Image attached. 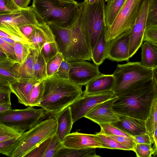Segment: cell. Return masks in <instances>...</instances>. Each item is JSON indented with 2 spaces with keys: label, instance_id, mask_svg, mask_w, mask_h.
Returning a JSON list of instances; mask_svg holds the SVG:
<instances>
[{
  "label": "cell",
  "instance_id": "cell-38",
  "mask_svg": "<svg viewBox=\"0 0 157 157\" xmlns=\"http://www.w3.org/2000/svg\"><path fill=\"white\" fill-rule=\"evenodd\" d=\"M101 131L99 133L106 135L131 137L129 135L113 126L110 123H104L99 125Z\"/></svg>",
  "mask_w": 157,
  "mask_h": 157
},
{
  "label": "cell",
  "instance_id": "cell-55",
  "mask_svg": "<svg viewBox=\"0 0 157 157\" xmlns=\"http://www.w3.org/2000/svg\"><path fill=\"white\" fill-rule=\"evenodd\" d=\"M0 50L4 52H3V50H2V49L0 47Z\"/></svg>",
  "mask_w": 157,
  "mask_h": 157
},
{
  "label": "cell",
  "instance_id": "cell-17",
  "mask_svg": "<svg viewBox=\"0 0 157 157\" xmlns=\"http://www.w3.org/2000/svg\"><path fill=\"white\" fill-rule=\"evenodd\" d=\"M56 41L55 36L49 25L39 22L28 39L31 48L40 51L46 43Z\"/></svg>",
  "mask_w": 157,
  "mask_h": 157
},
{
  "label": "cell",
  "instance_id": "cell-41",
  "mask_svg": "<svg viewBox=\"0 0 157 157\" xmlns=\"http://www.w3.org/2000/svg\"><path fill=\"white\" fill-rule=\"evenodd\" d=\"M145 41L157 46V25H150L146 27L143 42Z\"/></svg>",
  "mask_w": 157,
  "mask_h": 157
},
{
  "label": "cell",
  "instance_id": "cell-30",
  "mask_svg": "<svg viewBox=\"0 0 157 157\" xmlns=\"http://www.w3.org/2000/svg\"><path fill=\"white\" fill-rule=\"evenodd\" d=\"M44 89L43 81L37 82L33 86L29 95L28 106H38L43 97Z\"/></svg>",
  "mask_w": 157,
  "mask_h": 157
},
{
  "label": "cell",
  "instance_id": "cell-27",
  "mask_svg": "<svg viewBox=\"0 0 157 157\" xmlns=\"http://www.w3.org/2000/svg\"><path fill=\"white\" fill-rule=\"evenodd\" d=\"M38 53L39 52L36 50L30 47V52L25 61L22 64H20L18 72V79L32 78L34 62Z\"/></svg>",
  "mask_w": 157,
  "mask_h": 157
},
{
  "label": "cell",
  "instance_id": "cell-13",
  "mask_svg": "<svg viewBox=\"0 0 157 157\" xmlns=\"http://www.w3.org/2000/svg\"><path fill=\"white\" fill-rule=\"evenodd\" d=\"M117 96L100 103L92 108L84 117L99 125L112 124L119 120L113 109V105Z\"/></svg>",
  "mask_w": 157,
  "mask_h": 157
},
{
  "label": "cell",
  "instance_id": "cell-44",
  "mask_svg": "<svg viewBox=\"0 0 157 157\" xmlns=\"http://www.w3.org/2000/svg\"><path fill=\"white\" fill-rule=\"evenodd\" d=\"M71 67V62L63 59L57 71L54 75L61 78L68 79L69 72Z\"/></svg>",
  "mask_w": 157,
  "mask_h": 157
},
{
  "label": "cell",
  "instance_id": "cell-22",
  "mask_svg": "<svg viewBox=\"0 0 157 157\" xmlns=\"http://www.w3.org/2000/svg\"><path fill=\"white\" fill-rule=\"evenodd\" d=\"M53 117L57 122L56 133L60 141L63 143L65 137L70 133L73 124L70 106Z\"/></svg>",
  "mask_w": 157,
  "mask_h": 157
},
{
  "label": "cell",
  "instance_id": "cell-54",
  "mask_svg": "<svg viewBox=\"0 0 157 157\" xmlns=\"http://www.w3.org/2000/svg\"><path fill=\"white\" fill-rule=\"evenodd\" d=\"M98 0H84V1L87 3L91 4Z\"/></svg>",
  "mask_w": 157,
  "mask_h": 157
},
{
  "label": "cell",
  "instance_id": "cell-49",
  "mask_svg": "<svg viewBox=\"0 0 157 157\" xmlns=\"http://www.w3.org/2000/svg\"><path fill=\"white\" fill-rule=\"evenodd\" d=\"M11 91H0V104L9 103L11 104L10 95Z\"/></svg>",
  "mask_w": 157,
  "mask_h": 157
},
{
  "label": "cell",
  "instance_id": "cell-56",
  "mask_svg": "<svg viewBox=\"0 0 157 157\" xmlns=\"http://www.w3.org/2000/svg\"><path fill=\"white\" fill-rule=\"evenodd\" d=\"M68 0V1H75V0Z\"/></svg>",
  "mask_w": 157,
  "mask_h": 157
},
{
  "label": "cell",
  "instance_id": "cell-37",
  "mask_svg": "<svg viewBox=\"0 0 157 157\" xmlns=\"http://www.w3.org/2000/svg\"><path fill=\"white\" fill-rule=\"evenodd\" d=\"M64 59L62 54L58 52L46 63V72L48 77L54 75L57 71Z\"/></svg>",
  "mask_w": 157,
  "mask_h": 157
},
{
  "label": "cell",
  "instance_id": "cell-19",
  "mask_svg": "<svg viewBox=\"0 0 157 157\" xmlns=\"http://www.w3.org/2000/svg\"><path fill=\"white\" fill-rule=\"evenodd\" d=\"M41 81L33 78L18 79L10 85L11 92L16 95L19 103L28 106L29 95L32 87Z\"/></svg>",
  "mask_w": 157,
  "mask_h": 157
},
{
  "label": "cell",
  "instance_id": "cell-25",
  "mask_svg": "<svg viewBox=\"0 0 157 157\" xmlns=\"http://www.w3.org/2000/svg\"><path fill=\"white\" fill-rule=\"evenodd\" d=\"M126 0H109L105 7V18L107 28L112 24Z\"/></svg>",
  "mask_w": 157,
  "mask_h": 157
},
{
  "label": "cell",
  "instance_id": "cell-47",
  "mask_svg": "<svg viewBox=\"0 0 157 157\" xmlns=\"http://www.w3.org/2000/svg\"><path fill=\"white\" fill-rule=\"evenodd\" d=\"M131 136L136 144H153L150 136L147 133Z\"/></svg>",
  "mask_w": 157,
  "mask_h": 157
},
{
  "label": "cell",
  "instance_id": "cell-9",
  "mask_svg": "<svg viewBox=\"0 0 157 157\" xmlns=\"http://www.w3.org/2000/svg\"><path fill=\"white\" fill-rule=\"evenodd\" d=\"M44 115L43 109L29 106L24 109H10L0 113V123L25 132L40 122Z\"/></svg>",
  "mask_w": 157,
  "mask_h": 157
},
{
  "label": "cell",
  "instance_id": "cell-43",
  "mask_svg": "<svg viewBox=\"0 0 157 157\" xmlns=\"http://www.w3.org/2000/svg\"><path fill=\"white\" fill-rule=\"evenodd\" d=\"M20 9L13 0H0V15L10 13Z\"/></svg>",
  "mask_w": 157,
  "mask_h": 157
},
{
  "label": "cell",
  "instance_id": "cell-35",
  "mask_svg": "<svg viewBox=\"0 0 157 157\" xmlns=\"http://www.w3.org/2000/svg\"><path fill=\"white\" fill-rule=\"evenodd\" d=\"M24 132L0 123V142L18 137Z\"/></svg>",
  "mask_w": 157,
  "mask_h": 157
},
{
  "label": "cell",
  "instance_id": "cell-39",
  "mask_svg": "<svg viewBox=\"0 0 157 157\" xmlns=\"http://www.w3.org/2000/svg\"><path fill=\"white\" fill-rule=\"evenodd\" d=\"M157 25V0H149L146 26Z\"/></svg>",
  "mask_w": 157,
  "mask_h": 157
},
{
  "label": "cell",
  "instance_id": "cell-14",
  "mask_svg": "<svg viewBox=\"0 0 157 157\" xmlns=\"http://www.w3.org/2000/svg\"><path fill=\"white\" fill-rule=\"evenodd\" d=\"M132 31L124 33L109 41L106 59L117 62L128 61L130 37Z\"/></svg>",
  "mask_w": 157,
  "mask_h": 157
},
{
  "label": "cell",
  "instance_id": "cell-33",
  "mask_svg": "<svg viewBox=\"0 0 157 157\" xmlns=\"http://www.w3.org/2000/svg\"><path fill=\"white\" fill-rule=\"evenodd\" d=\"M21 135L18 137L0 142V154L10 157L21 140Z\"/></svg>",
  "mask_w": 157,
  "mask_h": 157
},
{
  "label": "cell",
  "instance_id": "cell-48",
  "mask_svg": "<svg viewBox=\"0 0 157 157\" xmlns=\"http://www.w3.org/2000/svg\"><path fill=\"white\" fill-rule=\"evenodd\" d=\"M37 25H26L21 27L19 29L24 36L28 40Z\"/></svg>",
  "mask_w": 157,
  "mask_h": 157
},
{
  "label": "cell",
  "instance_id": "cell-26",
  "mask_svg": "<svg viewBox=\"0 0 157 157\" xmlns=\"http://www.w3.org/2000/svg\"><path fill=\"white\" fill-rule=\"evenodd\" d=\"M95 148L75 149L64 146L59 150L56 157H98L96 153Z\"/></svg>",
  "mask_w": 157,
  "mask_h": 157
},
{
  "label": "cell",
  "instance_id": "cell-36",
  "mask_svg": "<svg viewBox=\"0 0 157 157\" xmlns=\"http://www.w3.org/2000/svg\"><path fill=\"white\" fill-rule=\"evenodd\" d=\"M40 52L47 63L54 57L58 52H59L58 46L56 41L45 43Z\"/></svg>",
  "mask_w": 157,
  "mask_h": 157
},
{
  "label": "cell",
  "instance_id": "cell-10",
  "mask_svg": "<svg viewBox=\"0 0 157 157\" xmlns=\"http://www.w3.org/2000/svg\"><path fill=\"white\" fill-rule=\"evenodd\" d=\"M116 96L112 91L94 94H83L70 106L73 123L84 117L98 104Z\"/></svg>",
  "mask_w": 157,
  "mask_h": 157
},
{
  "label": "cell",
  "instance_id": "cell-6",
  "mask_svg": "<svg viewBox=\"0 0 157 157\" xmlns=\"http://www.w3.org/2000/svg\"><path fill=\"white\" fill-rule=\"evenodd\" d=\"M57 122L54 117L39 122L21 135V140L10 157H24L36 147L51 137L57 132Z\"/></svg>",
  "mask_w": 157,
  "mask_h": 157
},
{
  "label": "cell",
  "instance_id": "cell-8",
  "mask_svg": "<svg viewBox=\"0 0 157 157\" xmlns=\"http://www.w3.org/2000/svg\"><path fill=\"white\" fill-rule=\"evenodd\" d=\"M143 0H126L112 25L107 28L106 40L110 41L132 31Z\"/></svg>",
  "mask_w": 157,
  "mask_h": 157
},
{
  "label": "cell",
  "instance_id": "cell-40",
  "mask_svg": "<svg viewBox=\"0 0 157 157\" xmlns=\"http://www.w3.org/2000/svg\"><path fill=\"white\" fill-rule=\"evenodd\" d=\"M51 137L38 145L27 154L24 157H43Z\"/></svg>",
  "mask_w": 157,
  "mask_h": 157
},
{
  "label": "cell",
  "instance_id": "cell-12",
  "mask_svg": "<svg viewBox=\"0 0 157 157\" xmlns=\"http://www.w3.org/2000/svg\"><path fill=\"white\" fill-rule=\"evenodd\" d=\"M149 0H143L130 37L128 57L131 58L143 43Z\"/></svg>",
  "mask_w": 157,
  "mask_h": 157
},
{
  "label": "cell",
  "instance_id": "cell-15",
  "mask_svg": "<svg viewBox=\"0 0 157 157\" xmlns=\"http://www.w3.org/2000/svg\"><path fill=\"white\" fill-rule=\"evenodd\" d=\"M63 144L65 147L75 149L102 148L101 144L95 134L78 132L70 133L67 135L63 141Z\"/></svg>",
  "mask_w": 157,
  "mask_h": 157
},
{
  "label": "cell",
  "instance_id": "cell-11",
  "mask_svg": "<svg viewBox=\"0 0 157 157\" xmlns=\"http://www.w3.org/2000/svg\"><path fill=\"white\" fill-rule=\"evenodd\" d=\"M71 67L69 72V80L80 86L86 85L101 73L98 66L86 60L71 62Z\"/></svg>",
  "mask_w": 157,
  "mask_h": 157
},
{
  "label": "cell",
  "instance_id": "cell-45",
  "mask_svg": "<svg viewBox=\"0 0 157 157\" xmlns=\"http://www.w3.org/2000/svg\"><path fill=\"white\" fill-rule=\"evenodd\" d=\"M106 136L114 139L128 148L130 150L135 151L136 144L131 136L126 137L122 136Z\"/></svg>",
  "mask_w": 157,
  "mask_h": 157
},
{
  "label": "cell",
  "instance_id": "cell-2",
  "mask_svg": "<svg viewBox=\"0 0 157 157\" xmlns=\"http://www.w3.org/2000/svg\"><path fill=\"white\" fill-rule=\"evenodd\" d=\"M157 97V82L153 78L136 89L117 96L113 105L115 112L145 121Z\"/></svg>",
  "mask_w": 157,
  "mask_h": 157
},
{
  "label": "cell",
  "instance_id": "cell-7",
  "mask_svg": "<svg viewBox=\"0 0 157 157\" xmlns=\"http://www.w3.org/2000/svg\"><path fill=\"white\" fill-rule=\"evenodd\" d=\"M39 23L31 6L0 15V29L15 41L29 43L28 40L22 34L19 28L28 25H37Z\"/></svg>",
  "mask_w": 157,
  "mask_h": 157
},
{
  "label": "cell",
  "instance_id": "cell-4",
  "mask_svg": "<svg viewBox=\"0 0 157 157\" xmlns=\"http://www.w3.org/2000/svg\"><path fill=\"white\" fill-rule=\"evenodd\" d=\"M78 3L77 23L86 38L92 54L100 34L106 27L104 1L99 0L91 4L83 1Z\"/></svg>",
  "mask_w": 157,
  "mask_h": 157
},
{
  "label": "cell",
  "instance_id": "cell-23",
  "mask_svg": "<svg viewBox=\"0 0 157 157\" xmlns=\"http://www.w3.org/2000/svg\"><path fill=\"white\" fill-rule=\"evenodd\" d=\"M107 30V27H105L101 32L92 53L91 59L98 66L101 64L106 59L109 42L106 40Z\"/></svg>",
  "mask_w": 157,
  "mask_h": 157
},
{
  "label": "cell",
  "instance_id": "cell-29",
  "mask_svg": "<svg viewBox=\"0 0 157 157\" xmlns=\"http://www.w3.org/2000/svg\"><path fill=\"white\" fill-rule=\"evenodd\" d=\"M145 121L146 133L153 143V136L157 128V97L153 101L149 116Z\"/></svg>",
  "mask_w": 157,
  "mask_h": 157
},
{
  "label": "cell",
  "instance_id": "cell-34",
  "mask_svg": "<svg viewBox=\"0 0 157 157\" xmlns=\"http://www.w3.org/2000/svg\"><path fill=\"white\" fill-rule=\"evenodd\" d=\"M63 145L56 133L51 137L43 157H56Z\"/></svg>",
  "mask_w": 157,
  "mask_h": 157
},
{
  "label": "cell",
  "instance_id": "cell-28",
  "mask_svg": "<svg viewBox=\"0 0 157 157\" xmlns=\"http://www.w3.org/2000/svg\"><path fill=\"white\" fill-rule=\"evenodd\" d=\"M48 77L46 63L40 51H39L34 62L32 78L42 81Z\"/></svg>",
  "mask_w": 157,
  "mask_h": 157
},
{
  "label": "cell",
  "instance_id": "cell-53",
  "mask_svg": "<svg viewBox=\"0 0 157 157\" xmlns=\"http://www.w3.org/2000/svg\"><path fill=\"white\" fill-rule=\"evenodd\" d=\"M8 58L6 54L0 50V59Z\"/></svg>",
  "mask_w": 157,
  "mask_h": 157
},
{
  "label": "cell",
  "instance_id": "cell-46",
  "mask_svg": "<svg viewBox=\"0 0 157 157\" xmlns=\"http://www.w3.org/2000/svg\"><path fill=\"white\" fill-rule=\"evenodd\" d=\"M0 47L6 54L8 58L17 61L13 45L7 42L0 37Z\"/></svg>",
  "mask_w": 157,
  "mask_h": 157
},
{
  "label": "cell",
  "instance_id": "cell-20",
  "mask_svg": "<svg viewBox=\"0 0 157 157\" xmlns=\"http://www.w3.org/2000/svg\"><path fill=\"white\" fill-rule=\"evenodd\" d=\"M114 82L113 74H101L87 83L83 92L85 94H94L112 91Z\"/></svg>",
  "mask_w": 157,
  "mask_h": 157
},
{
  "label": "cell",
  "instance_id": "cell-42",
  "mask_svg": "<svg viewBox=\"0 0 157 157\" xmlns=\"http://www.w3.org/2000/svg\"><path fill=\"white\" fill-rule=\"evenodd\" d=\"M134 152L137 157H151L154 153L151 144H136Z\"/></svg>",
  "mask_w": 157,
  "mask_h": 157
},
{
  "label": "cell",
  "instance_id": "cell-5",
  "mask_svg": "<svg viewBox=\"0 0 157 157\" xmlns=\"http://www.w3.org/2000/svg\"><path fill=\"white\" fill-rule=\"evenodd\" d=\"M113 75L114 82L112 91L118 96L136 89L152 79L153 71L140 62H128L117 64Z\"/></svg>",
  "mask_w": 157,
  "mask_h": 157
},
{
  "label": "cell",
  "instance_id": "cell-51",
  "mask_svg": "<svg viewBox=\"0 0 157 157\" xmlns=\"http://www.w3.org/2000/svg\"><path fill=\"white\" fill-rule=\"evenodd\" d=\"M11 104L9 103L0 104V113L11 109Z\"/></svg>",
  "mask_w": 157,
  "mask_h": 157
},
{
  "label": "cell",
  "instance_id": "cell-57",
  "mask_svg": "<svg viewBox=\"0 0 157 157\" xmlns=\"http://www.w3.org/2000/svg\"><path fill=\"white\" fill-rule=\"evenodd\" d=\"M109 0H105V2H107L108 1H109Z\"/></svg>",
  "mask_w": 157,
  "mask_h": 157
},
{
  "label": "cell",
  "instance_id": "cell-52",
  "mask_svg": "<svg viewBox=\"0 0 157 157\" xmlns=\"http://www.w3.org/2000/svg\"><path fill=\"white\" fill-rule=\"evenodd\" d=\"M10 91V86L5 84L0 81V91Z\"/></svg>",
  "mask_w": 157,
  "mask_h": 157
},
{
  "label": "cell",
  "instance_id": "cell-24",
  "mask_svg": "<svg viewBox=\"0 0 157 157\" xmlns=\"http://www.w3.org/2000/svg\"><path fill=\"white\" fill-rule=\"evenodd\" d=\"M141 63L145 67L157 68V46L147 41L142 43Z\"/></svg>",
  "mask_w": 157,
  "mask_h": 157
},
{
  "label": "cell",
  "instance_id": "cell-18",
  "mask_svg": "<svg viewBox=\"0 0 157 157\" xmlns=\"http://www.w3.org/2000/svg\"><path fill=\"white\" fill-rule=\"evenodd\" d=\"M55 38L59 52L64 59L68 62L71 38V27L64 28L54 25H48Z\"/></svg>",
  "mask_w": 157,
  "mask_h": 157
},
{
  "label": "cell",
  "instance_id": "cell-21",
  "mask_svg": "<svg viewBox=\"0 0 157 157\" xmlns=\"http://www.w3.org/2000/svg\"><path fill=\"white\" fill-rule=\"evenodd\" d=\"M19 65L8 58L0 59V81L10 86L17 80Z\"/></svg>",
  "mask_w": 157,
  "mask_h": 157
},
{
  "label": "cell",
  "instance_id": "cell-16",
  "mask_svg": "<svg viewBox=\"0 0 157 157\" xmlns=\"http://www.w3.org/2000/svg\"><path fill=\"white\" fill-rule=\"evenodd\" d=\"M116 113L119 121L111 124L114 126L130 136L146 133L145 121Z\"/></svg>",
  "mask_w": 157,
  "mask_h": 157
},
{
  "label": "cell",
  "instance_id": "cell-1",
  "mask_svg": "<svg viewBox=\"0 0 157 157\" xmlns=\"http://www.w3.org/2000/svg\"><path fill=\"white\" fill-rule=\"evenodd\" d=\"M44 92L38 106L53 117L83 94L82 86L54 75L43 81Z\"/></svg>",
  "mask_w": 157,
  "mask_h": 157
},
{
  "label": "cell",
  "instance_id": "cell-32",
  "mask_svg": "<svg viewBox=\"0 0 157 157\" xmlns=\"http://www.w3.org/2000/svg\"><path fill=\"white\" fill-rule=\"evenodd\" d=\"M95 135L101 143L102 148L130 150L125 146L108 136L99 132L96 133Z\"/></svg>",
  "mask_w": 157,
  "mask_h": 157
},
{
  "label": "cell",
  "instance_id": "cell-50",
  "mask_svg": "<svg viewBox=\"0 0 157 157\" xmlns=\"http://www.w3.org/2000/svg\"><path fill=\"white\" fill-rule=\"evenodd\" d=\"M16 5L20 9H24L28 7L31 0H13Z\"/></svg>",
  "mask_w": 157,
  "mask_h": 157
},
{
  "label": "cell",
  "instance_id": "cell-3",
  "mask_svg": "<svg viewBox=\"0 0 157 157\" xmlns=\"http://www.w3.org/2000/svg\"><path fill=\"white\" fill-rule=\"evenodd\" d=\"M39 22L64 28L74 23L78 12V3L65 0H33L31 6Z\"/></svg>",
  "mask_w": 157,
  "mask_h": 157
},
{
  "label": "cell",
  "instance_id": "cell-31",
  "mask_svg": "<svg viewBox=\"0 0 157 157\" xmlns=\"http://www.w3.org/2000/svg\"><path fill=\"white\" fill-rule=\"evenodd\" d=\"M17 61L20 65L23 64L30 51V46L28 43L19 41H15L13 45Z\"/></svg>",
  "mask_w": 157,
  "mask_h": 157
}]
</instances>
